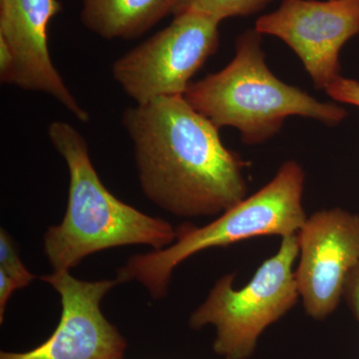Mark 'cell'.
<instances>
[{
	"label": "cell",
	"instance_id": "6da1fadb",
	"mask_svg": "<svg viewBox=\"0 0 359 359\" xmlns=\"http://www.w3.org/2000/svg\"><path fill=\"white\" fill-rule=\"evenodd\" d=\"M122 123L142 190L163 210L183 218L217 216L247 197V163L184 95L136 104Z\"/></svg>",
	"mask_w": 359,
	"mask_h": 359
},
{
	"label": "cell",
	"instance_id": "7a4b0ae2",
	"mask_svg": "<svg viewBox=\"0 0 359 359\" xmlns=\"http://www.w3.org/2000/svg\"><path fill=\"white\" fill-rule=\"evenodd\" d=\"M52 145L69 172L65 219L44 236V252L54 271H69L99 250L148 245L154 250L173 244L177 230L167 221L125 204L103 185L90 159L84 137L67 122L48 127Z\"/></svg>",
	"mask_w": 359,
	"mask_h": 359
},
{
	"label": "cell",
	"instance_id": "3957f363",
	"mask_svg": "<svg viewBox=\"0 0 359 359\" xmlns=\"http://www.w3.org/2000/svg\"><path fill=\"white\" fill-rule=\"evenodd\" d=\"M263 39L256 29L236 40L235 57L224 69L193 82L184 97L219 130H238L247 145L271 140L290 116L335 126L346 119L344 108L321 102L283 82L266 63Z\"/></svg>",
	"mask_w": 359,
	"mask_h": 359
},
{
	"label": "cell",
	"instance_id": "277c9868",
	"mask_svg": "<svg viewBox=\"0 0 359 359\" xmlns=\"http://www.w3.org/2000/svg\"><path fill=\"white\" fill-rule=\"evenodd\" d=\"M306 173L297 161L283 163L273 178L204 226L185 224L176 241L160 250L135 255L118 271V283L137 280L156 299L167 294L172 273L202 250L228 247L263 236L294 235L308 219L304 198Z\"/></svg>",
	"mask_w": 359,
	"mask_h": 359
},
{
	"label": "cell",
	"instance_id": "5b68a950",
	"mask_svg": "<svg viewBox=\"0 0 359 359\" xmlns=\"http://www.w3.org/2000/svg\"><path fill=\"white\" fill-rule=\"evenodd\" d=\"M297 257V233L282 238L278 252L262 263L242 289L233 287L235 273L219 278L189 325L194 330L215 327L214 351L224 359H249L264 330L299 301L294 269Z\"/></svg>",
	"mask_w": 359,
	"mask_h": 359
},
{
	"label": "cell",
	"instance_id": "8992f818",
	"mask_svg": "<svg viewBox=\"0 0 359 359\" xmlns=\"http://www.w3.org/2000/svg\"><path fill=\"white\" fill-rule=\"evenodd\" d=\"M221 22L201 13L175 15L171 25L115 61V81L136 104L184 95L218 50Z\"/></svg>",
	"mask_w": 359,
	"mask_h": 359
},
{
	"label": "cell",
	"instance_id": "52a82bcc",
	"mask_svg": "<svg viewBox=\"0 0 359 359\" xmlns=\"http://www.w3.org/2000/svg\"><path fill=\"white\" fill-rule=\"evenodd\" d=\"M297 237L299 299L309 316L323 320L344 299L347 276L359 264V215L342 208L320 210L308 217Z\"/></svg>",
	"mask_w": 359,
	"mask_h": 359
},
{
	"label": "cell",
	"instance_id": "ba28073f",
	"mask_svg": "<svg viewBox=\"0 0 359 359\" xmlns=\"http://www.w3.org/2000/svg\"><path fill=\"white\" fill-rule=\"evenodd\" d=\"M255 29L282 39L314 87L325 90L340 76L342 47L359 33V0H283L276 11L257 18Z\"/></svg>",
	"mask_w": 359,
	"mask_h": 359
},
{
	"label": "cell",
	"instance_id": "9c48e42d",
	"mask_svg": "<svg viewBox=\"0 0 359 359\" xmlns=\"http://www.w3.org/2000/svg\"><path fill=\"white\" fill-rule=\"evenodd\" d=\"M57 290L62 314L54 334L41 346L26 353H0V359H122L126 341L106 320L101 301L117 280L84 282L69 271L42 276Z\"/></svg>",
	"mask_w": 359,
	"mask_h": 359
},
{
	"label": "cell",
	"instance_id": "30bf717a",
	"mask_svg": "<svg viewBox=\"0 0 359 359\" xmlns=\"http://www.w3.org/2000/svg\"><path fill=\"white\" fill-rule=\"evenodd\" d=\"M61 11L58 0H0V41L13 56L11 84L48 94L80 122H88V113L66 86L49 53L47 28Z\"/></svg>",
	"mask_w": 359,
	"mask_h": 359
},
{
	"label": "cell",
	"instance_id": "8fae6325",
	"mask_svg": "<svg viewBox=\"0 0 359 359\" xmlns=\"http://www.w3.org/2000/svg\"><path fill=\"white\" fill-rule=\"evenodd\" d=\"M178 0H82L81 21L104 39H134L173 14Z\"/></svg>",
	"mask_w": 359,
	"mask_h": 359
},
{
	"label": "cell",
	"instance_id": "7c38bea8",
	"mask_svg": "<svg viewBox=\"0 0 359 359\" xmlns=\"http://www.w3.org/2000/svg\"><path fill=\"white\" fill-rule=\"evenodd\" d=\"M273 0H178L173 15L187 13L205 14L219 21L249 16L263 11Z\"/></svg>",
	"mask_w": 359,
	"mask_h": 359
},
{
	"label": "cell",
	"instance_id": "4fadbf2b",
	"mask_svg": "<svg viewBox=\"0 0 359 359\" xmlns=\"http://www.w3.org/2000/svg\"><path fill=\"white\" fill-rule=\"evenodd\" d=\"M0 269L18 280L23 287L35 280V276L21 262L13 241L4 229L0 231Z\"/></svg>",
	"mask_w": 359,
	"mask_h": 359
},
{
	"label": "cell",
	"instance_id": "5bb4252c",
	"mask_svg": "<svg viewBox=\"0 0 359 359\" xmlns=\"http://www.w3.org/2000/svg\"><path fill=\"white\" fill-rule=\"evenodd\" d=\"M325 91L337 102L351 104L359 107V82L356 80L340 75Z\"/></svg>",
	"mask_w": 359,
	"mask_h": 359
},
{
	"label": "cell",
	"instance_id": "9a60e30c",
	"mask_svg": "<svg viewBox=\"0 0 359 359\" xmlns=\"http://www.w3.org/2000/svg\"><path fill=\"white\" fill-rule=\"evenodd\" d=\"M344 301L359 323V264L347 276L344 290Z\"/></svg>",
	"mask_w": 359,
	"mask_h": 359
},
{
	"label": "cell",
	"instance_id": "2e32d148",
	"mask_svg": "<svg viewBox=\"0 0 359 359\" xmlns=\"http://www.w3.org/2000/svg\"><path fill=\"white\" fill-rule=\"evenodd\" d=\"M22 285L0 269V321H4L7 302L14 290L22 289Z\"/></svg>",
	"mask_w": 359,
	"mask_h": 359
}]
</instances>
